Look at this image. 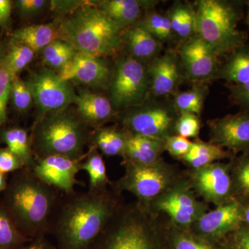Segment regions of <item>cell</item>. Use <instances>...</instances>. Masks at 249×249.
Masks as SVG:
<instances>
[{"mask_svg":"<svg viewBox=\"0 0 249 249\" xmlns=\"http://www.w3.org/2000/svg\"><path fill=\"white\" fill-rule=\"evenodd\" d=\"M118 191L62 193L49 218L47 233L59 249H89L121 207Z\"/></svg>","mask_w":249,"mask_h":249,"instance_id":"cell-1","label":"cell"},{"mask_svg":"<svg viewBox=\"0 0 249 249\" xmlns=\"http://www.w3.org/2000/svg\"><path fill=\"white\" fill-rule=\"evenodd\" d=\"M61 194L31 168H24L14 173L1 201L19 231L34 239L47 233L49 218Z\"/></svg>","mask_w":249,"mask_h":249,"instance_id":"cell-2","label":"cell"},{"mask_svg":"<svg viewBox=\"0 0 249 249\" xmlns=\"http://www.w3.org/2000/svg\"><path fill=\"white\" fill-rule=\"evenodd\" d=\"M122 29L93 3L80 6L59 24L56 39L94 56H114L124 47Z\"/></svg>","mask_w":249,"mask_h":249,"instance_id":"cell-3","label":"cell"},{"mask_svg":"<svg viewBox=\"0 0 249 249\" xmlns=\"http://www.w3.org/2000/svg\"><path fill=\"white\" fill-rule=\"evenodd\" d=\"M92 132L77 113L64 109L36 121L31 145L36 159L61 155L73 160L84 158L85 147Z\"/></svg>","mask_w":249,"mask_h":249,"instance_id":"cell-4","label":"cell"},{"mask_svg":"<svg viewBox=\"0 0 249 249\" xmlns=\"http://www.w3.org/2000/svg\"><path fill=\"white\" fill-rule=\"evenodd\" d=\"M195 10L196 34L218 56L230 53L245 44L247 34L237 29L242 18L238 4L223 0H199Z\"/></svg>","mask_w":249,"mask_h":249,"instance_id":"cell-5","label":"cell"},{"mask_svg":"<svg viewBox=\"0 0 249 249\" xmlns=\"http://www.w3.org/2000/svg\"><path fill=\"white\" fill-rule=\"evenodd\" d=\"M143 205L121 206L89 249H152Z\"/></svg>","mask_w":249,"mask_h":249,"instance_id":"cell-6","label":"cell"},{"mask_svg":"<svg viewBox=\"0 0 249 249\" xmlns=\"http://www.w3.org/2000/svg\"><path fill=\"white\" fill-rule=\"evenodd\" d=\"M150 89L148 67L130 55L116 62L109 91L114 109L137 107L143 104Z\"/></svg>","mask_w":249,"mask_h":249,"instance_id":"cell-7","label":"cell"},{"mask_svg":"<svg viewBox=\"0 0 249 249\" xmlns=\"http://www.w3.org/2000/svg\"><path fill=\"white\" fill-rule=\"evenodd\" d=\"M27 82L40 111L37 121L50 113L66 109L74 103L76 93L71 83L62 80L53 70L35 72Z\"/></svg>","mask_w":249,"mask_h":249,"instance_id":"cell-8","label":"cell"},{"mask_svg":"<svg viewBox=\"0 0 249 249\" xmlns=\"http://www.w3.org/2000/svg\"><path fill=\"white\" fill-rule=\"evenodd\" d=\"M125 174L115 183L116 191H127L143 204L160 196L169 186L171 175L160 162L150 165L124 161Z\"/></svg>","mask_w":249,"mask_h":249,"instance_id":"cell-9","label":"cell"},{"mask_svg":"<svg viewBox=\"0 0 249 249\" xmlns=\"http://www.w3.org/2000/svg\"><path fill=\"white\" fill-rule=\"evenodd\" d=\"M126 113L124 129L129 133L165 140L175 131L178 118L175 109L160 103L142 104Z\"/></svg>","mask_w":249,"mask_h":249,"instance_id":"cell-10","label":"cell"},{"mask_svg":"<svg viewBox=\"0 0 249 249\" xmlns=\"http://www.w3.org/2000/svg\"><path fill=\"white\" fill-rule=\"evenodd\" d=\"M85 157L73 160L61 155L48 156L36 159L35 163L31 169L46 184L60 193H70L76 191L75 186L80 183L76 178V175L80 171V163Z\"/></svg>","mask_w":249,"mask_h":249,"instance_id":"cell-11","label":"cell"},{"mask_svg":"<svg viewBox=\"0 0 249 249\" xmlns=\"http://www.w3.org/2000/svg\"><path fill=\"white\" fill-rule=\"evenodd\" d=\"M178 57L187 76L194 81L214 78L219 67L217 54L196 34L184 41Z\"/></svg>","mask_w":249,"mask_h":249,"instance_id":"cell-12","label":"cell"},{"mask_svg":"<svg viewBox=\"0 0 249 249\" xmlns=\"http://www.w3.org/2000/svg\"><path fill=\"white\" fill-rule=\"evenodd\" d=\"M65 81L90 87L106 86L110 80V69L103 58L78 52L58 73Z\"/></svg>","mask_w":249,"mask_h":249,"instance_id":"cell-13","label":"cell"},{"mask_svg":"<svg viewBox=\"0 0 249 249\" xmlns=\"http://www.w3.org/2000/svg\"><path fill=\"white\" fill-rule=\"evenodd\" d=\"M212 143L233 151L249 150V110L209 121Z\"/></svg>","mask_w":249,"mask_h":249,"instance_id":"cell-14","label":"cell"},{"mask_svg":"<svg viewBox=\"0 0 249 249\" xmlns=\"http://www.w3.org/2000/svg\"><path fill=\"white\" fill-rule=\"evenodd\" d=\"M229 165L213 163L196 169L193 181L196 191L206 200L219 205L229 201L232 180Z\"/></svg>","mask_w":249,"mask_h":249,"instance_id":"cell-15","label":"cell"},{"mask_svg":"<svg viewBox=\"0 0 249 249\" xmlns=\"http://www.w3.org/2000/svg\"><path fill=\"white\" fill-rule=\"evenodd\" d=\"M243 222L244 206L234 199H229L213 211L205 213L196 221L201 233L213 237L237 231Z\"/></svg>","mask_w":249,"mask_h":249,"instance_id":"cell-16","label":"cell"},{"mask_svg":"<svg viewBox=\"0 0 249 249\" xmlns=\"http://www.w3.org/2000/svg\"><path fill=\"white\" fill-rule=\"evenodd\" d=\"M180 64L179 57L173 51L152 60L148 71L150 91L154 96L162 97L175 91L181 81Z\"/></svg>","mask_w":249,"mask_h":249,"instance_id":"cell-17","label":"cell"},{"mask_svg":"<svg viewBox=\"0 0 249 249\" xmlns=\"http://www.w3.org/2000/svg\"><path fill=\"white\" fill-rule=\"evenodd\" d=\"M159 209L181 227H188L202 215L203 209L189 192L177 188L163 195L158 201Z\"/></svg>","mask_w":249,"mask_h":249,"instance_id":"cell-18","label":"cell"},{"mask_svg":"<svg viewBox=\"0 0 249 249\" xmlns=\"http://www.w3.org/2000/svg\"><path fill=\"white\" fill-rule=\"evenodd\" d=\"M77 114L89 127H99L114 114V107L110 99L100 93L82 90L76 94L74 103Z\"/></svg>","mask_w":249,"mask_h":249,"instance_id":"cell-19","label":"cell"},{"mask_svg":"<svg viewBox=\"0 0 249 249\" xmlns=\"http://www.w3.org/2000/svg\"><path fill=\"white\" fill-rule=\"evenodd\" d=\"M163 150L165 140L128 132L124 155V161L142 165L155 164L160 162Z\"/></svg>","mask_w":249,"mask_h":249,"instance_id":"cell-20","label":"cell"},{"mask_svg":"<svg viewBox=\"0 0 249 249\" xmlns=\"http://www.w3.org/2000/svg\"><path fill=\"white\" fill-rule=\"evenodd\" d=\"M122 40L129 55L142 62L157 58L161 49L160 41L138 24L123 30Z\"/></svg>","mask_w":249,"mask_h":249,"instance_id":"cell-21","label":"cell"},{"mask_svg":"<svg viewBox=\"0 0 249 249\" xmlns=\"http://www.w3.org/2000/svg\"><path fill=\"white\" fill-rule=\"evenodd\" d=\"M122 30L135 24L142 16V10L150 8L153 1L139 0H103L92 1Z\"/></svg>","mask_w":249,"mask_h":249,"instance_id":"cell-22","label":"cell"},{"mask_svg":"<svg viewBox=\"0 0 249 249\" xmlns=\"http://www.w3.org/2000/svg\"><path fill=\"white\" fill-rule=\"evenodd\" d=\"M214 78L226 80L231 85L249 82V44H244L232 51L219 66Z\"/></svg>","mask_w":249,"mask_h":249,"instance_id":"cell-23","label":"cell"},{"mask_svg":"<svg viewBox=\"0 0 249 249\" xmlns=\"http://www.w3.org/2000/svg\"><path fill=\"white\" fill-rule=\"evenodd\" d=\"M58 22L27 26L15 31L12 39L24 44L34 52L43 50L56 39Z\"/></svg>","mask_w":249,"mask_h":249,"instance_id":"cell-24","label":"cell"},{"mask_svg":"<svg viewBox=\"0 0 249 249\" xmlns=\"http://www.w3.org/2000/svg\"><path fill=\"white\" fill-rule=\"evenodd\" d=\"M0 140L24 161L26 168L34 166L35 155L33 151L31 137L25 129L12 127L2 129L0 132Z\"/></svg>","mask_w":249,"mask_h":249,"instance_id":"cell-25","label":"cell"},{"mask_svg":"<svg viewBox=\"0 0 249 249\" xmlns=\"http://www.w3.org/2000/svg\"><path fill=\"white\" fill-rule=\"evenodd\" d=\"M127 131L114 128V127H98L92 132L90 142L92 146L102 152L103 155L113 157H124L126 142Z\"/></svg>","mask_w":249,"mask_h":249,"instance_id":"cell-26","label":"cell"},{"mask_svg":"<svg viewBox=\"0 0 249 249\" xmlns=\"http://www.w3.org/2000/svg\"><path fill=\"white\" fill-rule=\"evenodd\" d=\"M80 170L86 172L89 175V190L91 191L105 189L110 183L108 179L106 162L95 147H91L84 160L80 163Z\"/></svg>","mask_w":249,"mask_h":249,"instance_id":"cell-27","label":"cell"},{"mask_svg":"<svg viewBox=\"0 0 249 249\" xmlns=\"http://www.w3.org/2000/svg\"><path fill=\"white\" fill-rule=\"evenodd\" d=\"M227 157V152L222 147L202 142H194L191 150L183 160L195 170L213 163L215 160Z\"/></svg>","mask_w":249,"mask_h":249,"instance_id":"cell-28","label":"cell"},{"mask_svg":"<svg viewBox=\"0 0 249 249\" xmlns=\"http://www.w3.org/2000/svg\"><path fill=\"white\" fill-rule=\"evenodd\" d=\"M207 93V88L202 86L178 93L174 99V109L179 115L193 114L199 116Z\"/></svg>","mask_w":249,"mask_h":249,"instance_id":"cell-29","label":"cell"},{"mask_svg":"<svg viewBox=\"0 0 249 249\" xmlns=\"http://www.w3.org/2000/svg\"><path fill=\"white\" fill-rule=\"evenodd\" d=\"M30 240L19 231L0 200V249H18Z\"/></svg>","mask_w":249,"mask_h":249,"instance_id":"cell-30","label":"cell"},{"mask_svg":"<svg viewBox=\"0 0 249 249\" xmlns=\"http://www.w3.org/2000/svg\"><path fill=\"white\" fill-rule=\"evenodd\" d=\"M36 53L28 46L11 39L6 45V59L14 78L18 77L19 73L34 60Z\"/></svg>","mask_w":249,"mask_h":249,"instance_id":"cell-31","label":"cell"},{"mask_svg":"<svg viewBox=\"0 0 249 249\" xmlns=\"http://www.w3.org/2000/svg\"><path fill=\"white\" fill-rule=\"evenodd\" d=\"M76 52L70 44L55 39L42 50V59L50 70H60L73 58Z\"/></svg>","mask_w":249,"mask_h":249,"instance_id":"cell-32","label":"cell"},{"mask_svg":"<svg viewBox=\"0 0 249 249\" xmlns=\"http://www.w3.org/2000/svg\"><path fill=\"white\" fill-rule=\"evenodd\" d=\"M6 45L0 42V127L7 119V104L14 79L6 62Z\"/></svg>","mask_w":249,"mask_h":249,"instance_id":"cell-33","label":"cell"},{"mask_svg":"<svg viewBox=\"0 0 249 249\" xmlns=\"http://www.w3.org/2000/svg\"><path fill=\"white\" fill-rule=\"evenodd\" d=\"M138 24L146 29L160 42L170 40L174 34L168 16L157 12L147 14Z\"/></svg>","mask_w":249,"mask_h":249,"instance_id":"cell-34","label":"cell"},{"mask_svg":"<svg viewBox=\"0 0 249 249\" xmlns=\"http://www.w3.org/2000/svg\"><path fill=\"white\" fill-rule=\"evenodd\" d=\"M10 98L13 106L19 112H25L29 110L33 102H34V96L29 84L27 81H24L19 77H16L13 80Z\"/></svg>","mask_w":249,"mask_h":249,"instance_id":"cell-35","label":"cell"},{"mask_svg":"<svg viewBox=\"0 0 249 249\" xmlns=\"http://www.w3.org/2000/svg\"><path fill=\"white\" fill-rule=\"evenodd\" d=\"M199 116L193 114H183L178 116L175 124V132L184 138H196L200 132Z\"/></svg>","mask_w":249,"mask_h":249,"instance_id":"cell-36","label":"cell"},{"mask_svg":"<svg viewBox=\"0 0 249 249\" xmlns=\"http://www.w3.org/2000/svg\"><path fill=\"white\" fill-rule=\"evenodd\" d=\"M196 13L190 5L183 4L182 19L178 34L183 41L196 35Z\"/></svg>","mask_w":249,"mask_h":249,"instance_id":"cell-37","label":"cell"},{"mask_svg":"<svg viewBox=\"0 0 249 249\" xmlns=\"http://www.w3.org/2000/svg\"><path fill=\"white\" fill-rule=\"evenodd\" d=\"M193 142L180 136H170L165 140V150L178 158H183L191 150Z\"/></svg>","mask_w":249,"mask_h":249,"instance_id":"cell-38","label":"cell"},{"mask_svg":"<svg viewBox=\"0 0 249 249\" xmlns=\"http://www.w3.org/2000/svg\"><path fill=\"white\" fill-rule=\"evenodd\" d=\"M26 168L24 161L7 147L0 149V172L5 174L15 173Z\"/></svg>","mask_w":249,"mask_h":249,"instance_id":"cell-39","label":"cell"},{"mask_svg":"<svg viewBox=\"0 0 249 249\" xmlns=\"http://www.w3.org/2000/svg\"><path fill=\"white\" fill-rule=\"evenodd\" d=\"M49 4L45 0H18L15 5L24 17H32L42 12Z\"/></svg>","mask_w":249,"mask_h":249,"instance_id":"cell-40","label":"cell"},{"mask_svg":"<svg viewBox=\"0 0 249 249\" xmlns=\"http://www.w3.org/2000/svg\"><path fill=\"white\" fill-rule=\"evenodd\" d=\"M232 101L243 110H249V82L240 85H230Z\"/></svg>","mask_w":249,"mask_h":249,"instance_id":"cell-41","label":"cell"},{"mask_svg":"<svg viewBox=\"0 0 249 249\" xmlns=\"http://www.w3.org/2000/svg\"><path fill=\"white\" fill-rule=\"evenodd\" d=\"M235 178L241 191L249 196V157L241 160L236 170Z\"/></svg>","mask_w":249,"mask_h":249,"instance_id":"cell-42","label":"cell"},{"mask_svg":"<svg viewBox=\"0 0 249 249\" xmlns=\"http://www.w3.org/2000/svg\"><path fill=\"white\" fill-rule=\"evenodd\" d=\"M175 249H214L211 245L188 235H181L175 240Z\"/></svg>","mask_w":249,"mask_h":249,"instance_id":"cell-43","label":"cell"},{"mask_svg":"<svg viewBox=\"0 0 249 249\" xmlns=\"http://www.w3.org/2000/svg\"><path fill=\"white\" fill-rule=\"evenodd\" d=\"M51 8L53 11L59 13L69 12L76 11L80 6L86 4L88 1H49Z\"/></svg>","mask_w":249,"mask_h":249,"instance_id":"cell-44","label":"cell"},{"mask_svg":"<svg viewBox=\"0 0 249 249\" xmlns=\"http://www.w3.org/2000/svg\"><path fill=\"white\" fill-rule=\"evenodd\" d=\"M13 1L10 0H0V27L6 29L11 22Z\"/></svg>","mask_w":249,"mask_h":249,"instance_id":"cell-45","label":"cell"},{"mask_svg":"<svg viewBox=\"0 0 249 249\" xmlns=\"http://www.w3.org/2000/svg\"><path fill=\"white\" fill-rule=\"evenodd\" d=\"M17 249H54L52 245L46 239L45 235L31 239L30 242L26 246H21Z\"/></svg>","mask_w":249,"mask_h":249,"instance_id":"cell-46","label":"cell"},{"mask_svg":"<svg viewBox=\"0 0 249 249\" xmlns=\"http://www.w3.org/2000/svg\"><path fill=\"white\" fill-rule=\"evenodd\" d=\"M236 233L237 247L240 249H249V228L242 227L237 229Z\"/></svg>","mask_w":249,"mask_h":249,"instance_id":"cell-47","label":"cell"},{"mask_svg":"<svg viewBox=\"0 0 249 249\" xmlns=\"http://www.w3.org/2000/svg\"><path fill=\"white\" fill-rule=\"evenodd\" d=\"M8 181L6 175L0 172V196L3 194L6 187H7Z\"/></svg>","mask_w":249,"mask_h":249,"instance_id":"cell-48","label":"cell"},{"mask_svg":"<svg viewBox=\"0 0 249 249\" xmlns=\"http://www.w3.org/2000/svg\"><path fill=\"white\" fill-rule=\"evenodd\" d=\"M244 222L249 228V205L247 207H244Z\"/></svg>","mask_w":249,"mask_h":249,"instance_id":"cell-49","label":"cell"},{"mask_svg":"<svg viewBox=\"0 0 249 249\" xmlns=\"http://www.w3.org/2000/svg\"><path fill=\"white\" fill-rule=\"evenodd\" d=\"M247 23L249 27V1L248 2V14H247Z\"/></svg>","mask_w":249,"mask_h":249,"instance_id":"cell-50","label":"cell"},{"mask_svg":"<svg viewBox=\"0 0 249 249\" xmlns=\"http://www.w3.org/2000/svg\"><path fill=\"white\" fill-rule=\"evenodd\" d=\"M235 249H240V248H239L238 247H237V248H236Z\"/></svg>","mask_w":249,"mask_h":249,"instance_id":"cell-51","label":"cell"}]
</instances>
